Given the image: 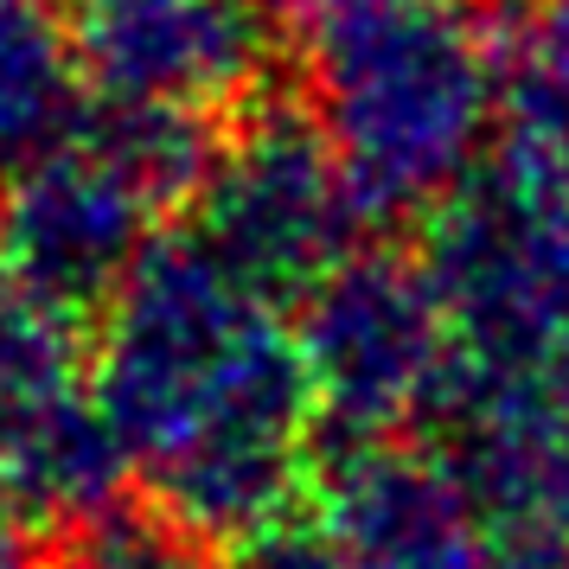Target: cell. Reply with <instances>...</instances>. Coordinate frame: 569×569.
Masks as SVG:
<instances>
[{
	"instance_id": "cell-1",
	"label": "cell",
	"mask_w": 569,
	"mask_h": 569,
	"mask_svg": "<svg viewBox=\"0 0 569 569\" xmlns=\"http://www.w3.org/2000/svg\"><path fill=\"white\" fill-rule=\"evenodd\" d=\"M308 397V359L276 327V301L206 243L154 250L122 282L103 416L122 455L192 512H262L288 473Z\"/></svg>"
},
{
	"instance_id": "cell-2",
	"label": "cell",
	"mask_w": 569,
	"mask_h": 569,
	"mask_svg": "<svg viewBox=\"0 0 569 569\" xmlns=\"http://www.w3.org/2000/svg\"><path fill=\"white\" fill-rule=\"evenodd\" d=\"M473 116L480 58L448 13L397 0L327 27V134L352 192H429L461 160Z\"/></svg>"
},
{
	"instance_id": "cell-3",
	"label": "cell",
	"mask_w": 569,
	"mask_h": 569,
	"mask_svg": "<svg viewBox=\"0 0 569 569\" xmlns=\"http://www.w3.org/2000/svg\"><path fill=\"white\" fill-rule=\"evenodd\" d=\"M180 186V122L122 109L109 122H78L32 173L13 180L7 206V269L13 288L71 313L134 276L148 250V224Z\"/></svg>"
},
{
	"instance_id": "cell-4",
	"label": "cell",
	"mask_w": 569,
	"mask_h": 569,
	"mask_svg": "<svg viewBox=\"0 0 569 569\" xmlns=\"http://www.w3.org/2000/svg\"><path fill=\"white\" fill-rule=\"evenodd\" d=\"M83 64H97L122 109L186 122L243 83L257 52L250 0H97L83 20Z\"/></svg>"
},
{
	"instance_id": "cell-5",
	"label": "cell",
	"mask_w": 569,
	"mask_h": 569,
	"mask_svg": "<svg viewBox=\"0 0 569 569\" xmlns=\"http://www.w3.org/2000/svg\"><path fill=\"white\" fill-rule=\"evenodd\" d=\"M83 371L64 346V313L32 295H0V461L13 487L71 506L90 492V473L109 455Z\"/></svg>"
},
{
	"instance_id": "cell-6",
	"label": "cell",
	"mask_w": 569,
	"mask_h": 569,
	"mask_svg": "<svg viewBox=\"0 0 569 569\" xmlns=\"http://www.w3.org/2000/svg\"><path fill=\"white\" fill-rule=\"evenodd\" d=\"M339 160L313 154L301 141H257L218 173L211 192L206 250L257 295H282V282H333L327 262L339 250V206L346 180Z\"/></svg>"
},
{
	"instance_id": "cell-7",
	"label": "cell",
	"mask_w": 569,
	"mask_h": 569,
	"mask_svg": "<svg viewBox=\"0 0 569 569\" xmlns=\"http://www.w3.org/2000/svg\"><path fill=\"white\" fill-rule=\"evenodd\" d=\"M327 569H543L499 525H480L448 480L422 467H371L339 499Z\"/></svg>"
},
{
	"instance_id": "cell-8",
	"label": "cell",
	"mask_w": 569,
	"mask_h": 569,
	"mask_svg": "<svg viewBox=\"0 0 569 569\" xmlns=\"http://www.w3.org/2000/svg\"><path fill=\"white\" fill-rule=\"evenodd\" d=\"M313 390L359 422H385L422 390L429 308L410 282L346 269L320 288V327L301 346Z\"/></svg>"
},
{
	"instance_id": "cell-9",
	"label": "cell",
	"mask_w": 569,
	"mask_h": 569,
	"mask_svg": "<svg viewBox=\"0 0 569 569\" xmlns=\"http://www.w3.org/2000/svg\"><path fill=\"white\" fill-rule=\"evenodd\" d=\"M83 32L52 0H0V180L13 186L78 129Z\"/></svg>"
},
{
	"instance_id": "cell-10",
	"label": "cell",
	"mask_w": 569,
	"mask_h": 569,
	"mask_svg": "<svg viewBox=\"0 0 569 569\" xmlns=\"http://www.w3.org/2000/svg\"><path fill=\"white\" fill-rule=\"evenodd\" d=\"M320 13V27H333V20H352V13H371V7H397V0H301Z\"/></svg>"
},
{
	"instance_id": "cell-11",
	"label": "cell",
	"mask_w": 569,
	"mask_h": 569,
	"mask_svg": "<svg viewBox=\"0 0 569 569\" xmlns=\"http://www.w3.org/2000/svg\"><path fill=\"white\" fill-rule=\"evenodd\" d=\"M0 569H20V525H13L7 492H0Z\"/></svg>"
}]
</instances>
